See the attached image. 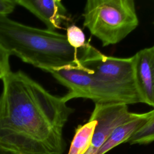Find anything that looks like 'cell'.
<instances>
[{"label": "cell", "instance_id": "obj_13", "mask_svg": "<svg viewBox=\"0 0 154 154\" xmlns=\"http://www.w3.org/2000/svg\"><path fill=\"white\" fill-rule=\"evenodd\" d=\"M0 66L8 71H10V55L0 46Z\"/></svg>", "mask_w": 154, "mask_h": 154}, {"label": "cell", "instance_id": "obj_12", "mask_svg": "<svg viewBox=\"0 0 154 154\" xmlns=\"http://www.w3.org/2000/svg\"><path fill=\"white\" fill-rule=\"evenodd\" d=\"M17 5V1L0 0V17H8Z\"/></svg>", "mask_w": 154, "mask_h": 154}, {"label": "cell", "instance_id": "obj_5", "mask_svg": "<svg viewBox=\"0 0 154 154\" xmlns=\"http://www.w3.org/2000/svg\"><path fill=\"white\" fill-rule=\"evenodd\" d=\"M123 103H94L89 119L97 122L91 146L85 154H96L113 131L120 125L137 116L138 113L129 111Z\"/></svg>", "mask_w": 154, "mask_h": 154}, {"label": "cell", "instance_id": "obj_1", "mask_svg": "<svg viewBox=\"0 0 154 154\" xmlns=\"http://www.w3.org/2000/svg\"><path fill=\"white\" fill-rule=\"evenodd\" d=\"M2 80L0 152L63 154V128L74 109L21 70Z\"/></svg>", "mask_w": 154, "mask_h": 154}, {"label": "cell", "instance_id": "obj_15", "mask_svg": "<svg viewBox=\"0 0 154 154\" xmlns=\"http://www.w3.org/2000/svg\"><path fill=\"white\" fill-rule=\"evenodd\" d=\"M0 154H8V153H4V152H0Z\"/></svg>", "mask_w": 154, "mask_h": 154}, {"label": "cell", "instance_id": "obj_7", "mask_svg": "<svg viewBox=\"0 0 154 154\" xmlns=\"http://www.w3.org/2000/svg\"><path fill=\"white\" fill-rule=\"evenodd\" d=\"M17 4L42 20L50 31L61 28L67 19L66 8L59 0H17Z\"/></svg>", "mask_w": 154, "mask_h": 154}, {"label": "cell", "instance_id": "obj_16", "mask_svg": "<svg viewBox=\"0 0 154 154\" xmlns=\"http://www.w3.org/2000/svg\"><path fill=\"white\" fill-rule=\"evenodd\" d=\"M153 24H154V22H153Z\"/></svg>", "mask_w": 154, "mask_h": 154}, {"label": "cell", "instance_id": "obj_6", "mask_svg": "<svg viewBox=\"0 0 154 154\" xmlns=\"http://www.w3.org/2000/svg\"><path fill=\"white\" fill-rule=\"evenodd\" d=\"M136 90L141 103L154 109V45L132 56Z\"/></svg>", "mask_w": 154, "mask_h": 154}, {"label": "cell", "instance_id": "obj_8", "mask_svg": "<svg viewBox=\"0 0 154 154\" xmlns=\"http://www.w3.org/2000/svg\"><path fill=\"white\" fill-rule=\"evenodd\" d=\"M154 115V109L146 112L138 113L136 117L117 127L96 154H105L112 148L126 141Z\"/></svg>", "mask_w": 154, "mask_h": 154}, {"label": "cell", "instance_id": "obj_10", "mask_svg": "<svg viewBox=\"0 0 154 154\" xmlns=\"http://www.w3.org/2000/svg\"><path fill=\"white\" fill-rule=\"evenodd\" d=\"M154 141V115L126 141L130 144H147Z\"/></svg>", "mask_w": 154, "mask_h": 154}, {"label": "cell", "instance_id": "obj_3", "mask_svg": "<svg viewBox=\"0 0 154 154\" xmlns=\"http://www.w3.org/2000/svg\"><path fill=\"white\" fill-rule=\"evenodd\" d=\"M83 25L102 46L120 42L139 24L134 0H88Z\"/></svg>", "mask_w": 154, "mask_h": 154}, {"label": "cell", "instance_id": "obj_4", "mask_svg": "<svg viewBox=\"0 0 154 154\" xmlns=\"http://www.w3.org/2000/svg\"><path fill=\"white\" fill-rule=\"evenodd\" d=\"M79 60L97 78L138 94L132 57L119 58L107 56L87 42L82 48Z\"/></svg>", "mask_w": 154, "mask_h": 154}, {"label": "cell", "instance_id": "obj_2", "mask_svg": "<svg viewBox=\"0 0 154 154\" xmlns=\"http://www.w3.org/2000/svg\"><path fill=\"white\" fill-rule=\"evenodd\" d=\"M0 46L10 55L45 72L77 64L82 48L76 49L66 34L37 28L0 17Z\"/></svg>", "mask_w": 154, "mask_h": 154}, {"label": "cell", "instance_id": "obj_9", "mask_svg": "<svg viewBox=\"0 0 154 154\" xmlns=\"http://www.w3.org/2000/svg\"><path fill=\"white\" fill-rule=\"evenodd\" d=\"M96 124V120L89 119L85 124L78 126L67 154H85L87 152L91 144Z\"/></svg>", "mask_w": 154, "mask_h": 154}, {"label": "cell", "instance_id": "obj_11", "mask_svg": "<svg viewBox=\"0 0 154 154\" xmlns=\"http://www.w3.org/2000/svg\"><path fill=\"white\" fill-rule=\"evenodd\" d=\"M66 35L70 45L76 49L84 48L87 43L84 32L75 25H71L67 28Z\"/></svg>", "mask_w": 154, "mask_h": 154}, {"label": "cell", "instance_id": "obj_14", "mask_svg": "<svg viewBox=\"0 0 154 154\" xmlns=\"http://www.w3.org/2000/svg\"><path fill=\"white\" fill-rule=\"evenodd\" d=\"M11 71V70H10ZM10 71H8L6 69H5L3 67L0 66V79H3L4 77Z\"/></svg>", "mask_w": 154, "mask_h": 154}]
</instances>
